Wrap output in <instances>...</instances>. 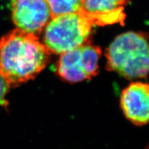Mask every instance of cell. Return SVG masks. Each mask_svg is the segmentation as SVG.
<instances>
[{"label":"cell","mask_w":149,"mask_h":149,"mask_svg":"<svg viewBox=\"0 0 149 149\" xmlns=\"http://www.w3.org/2000/svg\"><path fill=\"white\" fill-rule=\"evenodd\" d=\"M50 9L52 18L83 11V0H46Z\"/></svg>","instance_id":"obj_8"},{"label":"cell","mask_w":149,"mask_h":149,"mask_svg":"<svg viewBox=\"0 0 149 149\" xmlns=\"http://www.w3.org/2000/svg\"><path fill=\"white\" fill-rule=\"evenodd\" d=\"M129 0H83V11L97 25L123 24Z\"/></svg>","instance_id":"obj_7"},{"label":"cell","mask_w":149,"mask_h":149,"mask_svg":"<svg viewBox=\"0 0 149 149\" xmlns=\"http://www.w3.org/2000/svg\"><path fill=\"white\" fill-rule=\"evenodd\" d=\"M11 86L6 80L2 74L0 73V106L6 108L8 105V102L6 98Z\"/></svg>","instance_id":"obj_9"},{"label":"cell","mask_w":149,"mask_h":149,"mask_svg":"<svg viewBox=\"0 0 149 149\" xmlns=\"http://www.w3.org/2000/svg\"><path fill=\"white\" fill-rule=\"evenodd\" d=\"M11 13L17 29L34 35L39 34L52 19L46 0H13Z\"/></svg>","instance_id":"obj_5"},{"label":"cell","mask_w":149,"mask_h":149,"mask_svg":"<svg viewBox=\"0 0 149 149\" xmlns=\"http://www.w3.org/2000/svg\"><path fill=\"white\" fill-rule=\"evenodd\" d=\"M50 55L36 35L15 29L0 39V73L15 88L34 79Z\"/></svg>","instance_id":"obj_1"},{"label":"cell","mask_w":149,"mask_h":149,"mask_svg":"<svg viewBox=\"0 0 149 149\" xmlns=\"http://www.w3.org/2000/svg\"><path fill=\"white\" fill-rule=\"evenodd\" d=\"M101 50L91 44H83L60 54L56 65V73L62 80L77 83L89 80L98 72Z\"/></svg>","instance_id":"obj_4"},{"label":"cell","mask_w":149,"mask_h":149,"mask_svg":"<svg viewBox=\"0 0 149 149\" xmlns=\"http://www.w3.org/2000/svg\"><path fill=\"white\" fill-rule=\"evenodd\" d=\"M94 25L83 11L52 17L44 27L43 44L51 54L60 55L86 43Z\"/></svg>","instance_id":"obj_3"},{"label":"cell","mask_w":149,"mask_h":149,"mask_svg":"<svg viewBox=\"0 0 149 149\" xmlns=\"http://www.w3.org/2000/svg\"><path fill=\"white\" fill-rule=\"evenodd\" d=\"M106 68L127 79L147 77L148 45L146 35L127 32L112 42L106 50Z\"/></svg>","instance_id":"obj_2"},{"label":"cell","mask_w":149,"mask_h":149,"mask_svg":"<svg viewBox=\"0 0 149 149\" xmlns=\"http://www.w3.org/2000/svg\"><path fill=\"white\" fill-rule=\"evenodd\" d=\"M120 107L125 117L134 124L141 126L148 120L149 88L147 83H130L123 91Z\"/></svg>","instance_id":"obj_6"}]
</instances>
